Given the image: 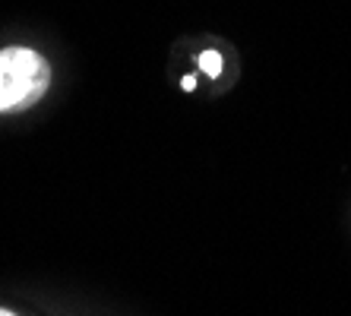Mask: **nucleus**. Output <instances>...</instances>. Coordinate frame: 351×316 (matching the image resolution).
Returning a JSON list of instances; mask_svg holds the SVG:
<instances>
[{
  "mask_svg": "<svg viewBox=\"0 0 351 316\" xmlns=\"http://www.w3.org/2000/svg\"><path fill=\"white\" fill-rule=\"evenodd\" d=\"M51 86L48 60L32 48L0 51V111H25L41 101Z\"/></svg>",
  "mask_w": 351,
  "mask_h": 316,
  "instance_id": "obj_1",
  "label": "nucleus"
},
{
  "mask_svg": "<svg viewBox=\"0 0 351 316\" xmlns=\"http://www.w3.org/2000/svg\"><path fill=\"white\" fill-rule=\"evenodd\" d=\"M199 66H203L206 70V76H219L221 73V54L219 51H203V54H199Z\"/></svg>",
  "mask_w": 351,
  "mask_h": 316,
  "instance_id": "obj_2",
  "label": "nucleus"
},
{
  "mask_svg": "<svg viewBox=\"0 0 351 316\" xmlns=\"http://www.w3.org/2000/svg\"><path fill=\"white\" fill-rule=\"evenodd\" d=\"M180 86H184V89H193V86H196V76H184V82H180Z\"/></svg>",
  "mask_w": 351,
  "mask_h": 316,
  "instance_id": "obj_3",
  "label": "nucleus"
},
{
  "mask_svg": "<svg viewBox=\"0 0 351 316\" xmlns=\"http://www.w3.org/2000/svg\"><path fill=\"white\" fill-rule=\"evenodd\" d=\"M0 316H13V313H10V310H0Z\"/></svg>",
  "mask_w": 351,
  "mask_h": 316,
  "instance_id": "obj_4",
  "label": "nucleus"
}]
</instances>
